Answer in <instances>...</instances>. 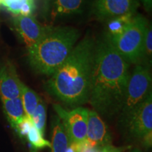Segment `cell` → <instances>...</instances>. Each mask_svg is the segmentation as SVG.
<instances>
[{
    "instance_id": "cell-1",
    "label": "cell",
    "mask_w": 152,
    "mask_h": 152,
    "mask_svg": "<svg viewBox=\"0 0 152 152\" xmlns=\"http://www.w3.org/2000/svg\"><path fill=\"white\" fill-rule=\"evenodd\" d=\"M130 66L104 35L98 38L88 103L102 118L118 116L131 73Z\"/></svg>"
},
{
    "instance_id": "cell-2",
    "label": "cell",
    "mask_w": 152,
    "mask_h": 152,
    "mask_svg": "<svg viewBox=\"0 0 152 152\" xmlns=\"http://www.w3.org/2000/svg\"><path fill=\"white\" fill-rule=\"evenodd\" d=\"M96 41L88 33L77 42L65 61L45 83L49 94L74 108L88 103Z\"/></svg>"
},
{
    "instance_id": "cell-3",
    "label": "cell",
    "mask_w": 152,
    "mask_h": 152,
    "mask_svg": "<svg viewBox=\"0 0 152 152\" xmlns=\"http://www.w3.org/2000/svg\"><path fill=\"white\" fill-rule=\"evenodd\" d=\"M80 37L77 28L52 26L41 40L27 51L30 66L38 73L52 75L68 58Z\"/></svg>"
},
{
    "instance_id": "cell-4",
    "label": "cell",
    "mask_w": 152,
    "mask_h": 152,
    "mask_svg": "<svg viewBox=\"0 0 152 152\" xmlns=\"http://www.w3.org/2000/svg\"><path fill=\"white\" fill-rule=\"evenodd\" d=\"M149 21L140 14H136L132 20L120 35L107 38L114 49L130 65H138L141 61L143 42Z\"/></svg>"
},
{
    "instance_id": "cell-5",
    "label": "cell",
    "mask_w": 152,
    "mask_h": 152,
    "mask_svg": "<svg viewBox=\"0 0 152 152\" xmlns=\"http://www.w3.org/2000/svg\"><path fill=\"white\" fill-rule=\"evenodd\" d=\"M151 85V68L140 64L134 66L131 71L122 106L118 116L119 124L152 93Z\"/></svg>"
},
{
    "instance_id": "cell-6",
    "label": "cell",
    "mask_w": 152,
    "mask_h": 152,
    "mask_svg": "<svg viewBox=\"0 0 152 152\" xmlns=\"http://www.w3.org/2000/svg\"><path fill=\"white\" fill-rule=\"evenodd\" d=\"M94 0H44L42 15L47 25L71 20L88 13Z\"/></svg>"
},
{
    "instance_id": "cell-7",
    "label": "cell",
    "mask_w": 152,
    "mask_h": 152,
    "mask_svg": "<svg viewBox=\"0 0 152 152\" xmlns=\"http://www.w3.org/2000/svg\"><path fill=\"white\" fill-rule=\"evenodd\" d=\"M67 134L68 143L80 144L86 141L89 109L78 106L66 110L59 104L53 105Z\"/></svg>"
},
{
    "instance_id": "cell-8",
    "label": "cell",
    "mask_w": 152,
    "mask_h": 152,
    "mask_svg": "<svg viewBox=\"0 0 152 152\" xmlns=\"http://www.w3.org/2000/svg\"><path fill=\"white\" fill-rule=\"evenodd\" d=\"M120 125L127 135L140 142L152 131V93Z\"/></svg>"
},
{
    "instance_id": "cell-9",
    "label": "cell",
    "mask_w": 152,
    "mask_h": 152,
    "mask_svg": "<svg viewBox=\"0 0 152 152\" xmlns=\"http://www.w3.org/2000/svg\"><path fill=\"white\" fill-rule=\"evenodd\" d=\"M140 4V0H94L90 15L105 23L117 17L136 14Z\"/></svg>"
},
{
    "instance_id": "cell-10",
    "label": "cell",
    "mask_w": 152,
    "mask_h": 152,
    "mask_svg": "<svg viewBox=\"0 0 152 152\" xmlns=\"http://www.w3.org/2000/svg\"><path fill=\"white\" fill-rule=\"evenodd\" d=\"M11 24L27 51L35 47L52 26L41 23L33 15L13 16Z\"/></svg>"
},
{
    "instance_id": "cell-11",
    "label": "cell",
    "mask_w": 152,
    "mask_h": 152,
    "mask_svg": "<svg viewBox=\"0 0 152 152\" xmlns=\"http://www.w3.org/2000/svg\"><path fill=\"white\" fill-rule=\"evenodd\" d=\"M22 81L16 68L9 59H0V99H12L20 97Z\"/></svg>"
},
{
    "instance_id": "cell-12",
    "label": "cell",
    "mask_w": 152,
    "mask_h": 152,
    "mask_svg": "<svg viewBox=\"0 0 152 152\" xmlns=\"http://www.w3.org/2000/svg\"><path fill=\"white\" fill-rule=\"evenodd\" d=\"M86 141L94 148L111 144L112 135L109 127L94 110H89Z\"/></svg>"
},
{
    "instance_id": "cell-13",
    "label": "cell",
    "mask_w": 152,
    "mask_h": 152,
    "mask_svg": "<svg viewBox=\"0 0 152 152\" xmlns=\"http://www.w3.org/2000/svg\"><path fill=\"white\" fill-rule=\"evenodd\" d=\"M1 101L2 103L4 113L7 117V121L11 128L16 131L19 123L26 116L20 97Z\"/></svg>"
},
{
    "instance_id": "cell-14",
    "label": "cell",
    "mask_w": 152,
    "mask_h": 152,
    "mask_svg": "<svg viewBox=\"0 0 152 152\" xmlns=\"http://www.w3.org/2000/svg\"><path fill=\"white\" fill-rule=\"evenodd\" d=\"M51 152H66L68 145V138L58 115L52 117L51 121Z\"/></svg>"
},
{
    "instance_id": "cell-15",
    "label": "cell",
    "mask_w": 152,
    "mask_h": 152,
    "mask_svg": "<svg viewBox=\"0 0 152 152\" xmlns=\"http://www.w3.org/2000/svg\"><path fill=\"white\" fill-rule=\"evenodd\" d=\"M2 7L13 16L33 15L36 9L35 0H0V7Z\"/></svg>"
},
{
    "instance_id": "cell-16",
    "label": "cell",
    "mask_w": 152,
    "mask_h": 152,
    "mask_svg": "<svg viewBox=\"0 0 152 152\" xmlns=\"http://www.w3.org/2000/svg\"><path fill=\"white\" fill-rule=\"evenodd\" d=\"M20 97L26 115L28 118L31 119L39 101L41 100L40 96L37 92H35L22 82Z\"/></svg>"
},
{
    "instance_id": "cell-17",
    "label": "cell",
    "mask_w": 152,
    "mask_h": 152,
    "mask_svg": "<svg viewBox=\"0 0 152 152\" xmlns=\"http://www.w3.org/2000/svg\"><path fill=\"white\" fill-rule=\"evenodd\" d=\"M134 16L135 14L125 15L105 23L106 27L103 35L107 38L114 37L120 35L130 23Z\"/></svg>"
},
{
    "instance_id": "cell-18",
    "label": "cell",
    "mask_w": 152,
    "mask_h": 152,
    "mask_svg": "<svg viewBox=\"0 0 152 152\" xmlns=\"http://www.w3.org/2000/svg\"><path fill=\"white\" fill-rule=\"evenodd\" d=\"M152 64V27L149 22L146 29L145 36L143 42V47L140 65L151 68Z\"/></svg>"
},
{
    "instance_id": "cell-19",
    "label": "cell",
    "mask_w": 152,
    "mask_h": 152,
    "mask_svg": "<svg viewBox=\"0 0 152 152\" xmlns=\"http://www.w3.org/2000/svg\"><path fill=\"white\" fill-rule=\"evenodd\" d=\"M26 137L30 143V145L31 146L32 150L34 151H37L45 148L51 149V142L47 140L45 137L42 135L34 125L28 131Z\"/></svg>"
},
{
    "instance_id": "cell-20",
    "label": "cell",
    "mask_w": 152,
    "mask_h": 152,
    "mask_svg": "<svg viewBox=\"0 0 152 152\" xmlns=\"http://www.w3.org/2000/svg\"><path fill=\"white\" fill-rule=\"evenodd\" d=\"M34 126L37 129L42 135L45 137L47 123V105L41 99L31 118Z\"/></svg>"
},
{
    "instance_id": "cell-21",
    "label": "cell",
    "mask_w": 152,
    "mask_h": 152,
    "mask_svg": "<svg viewBox=\"0 0 152 152\" xmlns=\"http://www.w3.org/2000/svg\"><path fill=\"white\" fill-rule=\"evenodd\" d=\"M131 146H124V147H115L113 144H108V145L103 146L96 148L94 152H126L128 151Z\"/></svg>"
},
{
    "instance_id": "cell-22",
    "label": "cell",
    "mask_w": 152,
    "mask_h": 152,
    "mask_svg": "<svg viewBox=\"0 0 152 152\" xmlns=\"http://www.w3.org/2000/svg\"><path fill=\"white\" fill-rule=\"evenodd\" d=\"M75 144L77 147V152H94L96 149V148L92 147L87 141Z\"/></svg>"
},
{
    "instance_id": "cell-23",
    "label": "cell",
    "mask_w": 152,
    "mask_h": 152,
    "mask_svg": "<svg viewBox=\"0 0 152 152\" xmlns=\"http://www.w3.org/2000/svg\"><path fill=\"white\" fill-rule=\"evenodd\" d=\"M141 143L142 145L144 146V147L147 148V149H149V148L151 147L152 145V131H150L146 134L144 136V137L142 139Z\"/></svg>"
},
{
    "instance_id": "cell-24",
    "label": "cell",
    "mask_w": 152,
    "mask_h": 152,
    "mask_svg": "<svg viewBox=\"0 0 152 152\" xmlns=\"http://www.w3.org/2000/svg\"><path fill=\"white\" fill-rule=\"evenodd\" d=\"M140 3L143 5L144 10L150 13L152 9V0H140Z\"/></svg>"
},
{
    "instance_id": "cell-25",
    "label": "cell",
    "mask_w": 152,
    "mask_h": 152,
    "mask_svg": "<svg viewBox=\"0 0 152 152\" xmlns=\"http://www.w3.org/2000/svg\"><path fill=\"white\" fill-rule=\"evenodd\" d=\"M66 152H77L76 144L74 143H68Z\"/></svg>"
},
{
    "instance_id": "cell-26",
    "label": "cell",
    "mask_w": 152,
    "mask_h": 152,
    "mask_svg": "<svg viewBox=\"0 0 152 152\" xmlns=\"http://www.w3.org/2000/svg\"><path fill=\"white\" fill-rule=\"evenodd\" d=\"M128 152H142L140 148L139 147H131L130 149L128 150Z\"/></svg>"
}]
</instances>
